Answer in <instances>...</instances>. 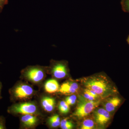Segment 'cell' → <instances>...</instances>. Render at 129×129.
<instances>
[{"label": "cell", "instance_id": "cell-1", "mask_svg": "<svg viewBox=\"0 0 129 129\" xmlns=\"http://www.w3.org/2000/svg\"><path fill=\"white\" fill-rule=\"evenodd\" d=\"M81 82L86 89L94 91L98 96L102 98L111 95L116 91L106 77L102 75L85 78L82 80Z\"/></svg>", "mask_w": 129, "mask_h": 129}, {"label": "cell", "instance_id": "cell-2", "mask_svg": "<svg viewBox=\"0 0 129 129\" xmlns=\"http://www.w3.org/2000/svg\"><path fill=\"white\" fill-rule=\"evenodd\" d=\"M100 102L99 101H89L84 97L80 96L74 115L80 119L84 117L97 107Z\"/></svg>", "mask_w": 129, "mask_h": 129}, {"label": "cell", "instance_id": "cell-3", "mask_svg": "<svg viewBox=\"0 0 129 129\" xmlns=\"http://www.w3.org/2000/svg\"><path fill=\"white\" fill-rule=\"evenodd\" d=\"M37 111L35 104L32 103L27 102L12 105L9 108V112L13 114H34Z\"/></svg>", "mask_w": 129, "mask_h": 129}, {"label": "cell", "instance_id": "cell-4", "mask_svg": "<svg viewBox=\"0 0 129 129\" xmlns=\"http://www.w3.org/2000/svg\"><path fill=\"white\" fill-rule=\"evenodd\" d=\"M12 91V95L16 99H24L31 96L34 94V90L30 86L22 84L17 85Z\"/></svg>", "mask_w": 129, "mask_h": 129}, {"label": "cell", "instance_id": "cell-5", "mask_svg": "<svg viewBox=\"0 0 129 129\" xmlns=\"http://www.w3.org/2000/svg\"><path fill=\"white\" fill-rule=\"evenodd\" d=\"M25 76L28 80L32 82L38 83L44 79L45 73L43 70L40 68L32 67L26 71Z\"/></svg>", "mask_w": 129, "mask_h": 129}, {"label": "cell", "instance_id": "cell-6", "mask_svg": "<svg viewBox=\"0 0 129 129\" xmlns=\"http://www.w3.org/2000/svg\"><path fill=\"white\" fill-rule=\"evenodd\" d=\"M94 116L95 122L101 126H104L110 119L111 115L109 112L104 108H98L94 112Z\"/></svg>", "mask_w": 129, "mask_h": 129}, {"label": "cell", "instance_id": "cell-7", "mask_svg": "<svg viewBox=\"0 0 129 129\" xmlns=\"http://www.w3.org/2000/svg\"><path fill=\"white\" fill-rule=\"evenodd\" d=\"M52 73L56 78L61 79L65 78L67 74L66 64L62 62L56 63L52 68Z\"/></svg>", "mask_w": 129, "mask_h": 129}, {"label": "cell", "instance_id": "cell-8", "mask_svg": "<svg viewBox=\"0 0 129 129\" xmlns=\"http://www.w3.org/2000/svg\"><path fill=\"white\" fill-rule=\"evenodd\" d=\"M78 84L76 82L67 81L61 85L59 89V91L62 94H70L76 93L78 91Z\"/></svg>", "mask_w": 129, "mask_h": 129}, {"label": "cell", "instance_id": "cell-9", "mask_svg": "<svg viewBox=\"0 0 129 129\" xmlns=\"http://www.w3.org/2000/svg\"><path fill=\"white\" fill-rule=\"evenodd\" d=\"M121 99L117 97H114L107 100L104 103V109L109 112H112L119 106Z\"/></svg>", "mask_w": 129, "mask_h": 129}, {"label": "cell", "instance_id": "cell-10", "mask_svg": "<svg viewBox=\"0 0 129 129\" xmlns=\"http://www.w3.org/2000/svg\"><path fill=\"white\" fill-rule=\"evenodd\" d=\"M41 105L45 111L48 112H50L55 108V99L50 97H44L42 99Z\"/></svg>", "mask_w": 129, "mask_h": 129}, {"label": "cell", "instance_id": "cell-11", "mask_svg": "<svg viewBox=\"0 0 129 129\" xmlns=\"http://www.w3.org/2000/svg\"><path fill=\"white\" fill-rule=\"evenodd\" d=\"M59 89L60 86L58 82L54 79L49 80L45 84V90L48 93H55L59 90Z\"/></svg>", "mask_w": 129, "mask_h": 129}, {"label": "cell", "instance_id": "cell-12", "mask_svg": "<svg viewBox=\"0 0 129 129\" xmlns=\"http://www.w3.org/2000/svg\"><path fill=\"white\" fill-rule=\"evenodd\" d=\"M21 122L25 127H34L38 122V119L32 114H25L21 118Z\"/></svg>", "mask_w": 129, "mask_h": 129}, {"label": "cell", "instance_id": "cell-13", "mask_svg": "<svg viewBox=\"0 0 129 129\" xmlns=\"http://www.w3.org/2000/svg\"><path fill=\"white\" fill-rule=\"evenodd\" d=\"M60 118L58 115H55L51 117L48 120V123L51 127L56 128L60 125Z\"/></svg>", "mask_w": 129, "mask_h": 129}, {"label": "cell", "instance_id": "cell-14", "mask_svg": "<svg viewBox=\"0 0 129 129\" xmlns=\"http://www.w3.org/2000/svg\"><path fill=\"white\" fill-rule=\"evenodd\" d=\"M94 123L93 120L90 119H86L82 122L81 129H92L94 128Z\"/></svg>", "mask_w": 129, "mask_h": 129}, {"label": "cell", "instance_id": "cell-15", "mask_svg": "<svg viewBox=\"0 0 129 129\" xmlns=\"http://www.w3.org/2000/svg\"><path fill=\"white\" fill-rule=\"evenodd\" d=\"M70 106L64 101H62L58 106V109L60 112L62 114H67L70 111Z\"/></svg>", "mask_w": 129, "mask_h": 129}, {"label": "cell", "instance_id": "cell-16", "mask_svg": "<svg viewBox=\"0 0 129 129\" xmlns=\"http://www.w3.org/2000/svg\"><path fill=\"white\" fill-rule=\"evenodd\" d=\"M61 128L62 129H71L74 127V124L72 122L67 119L62 120L60 123Z\"/></svg>", "mask_w": 129, "mask_h": 129}, {"label": "cell", "instance_id": "cell-17", "mask_svg": "<svg viewBox=\"0 0 129 129\" xmlns=\"http://www.w3.org/2000/svg\"><path fill=\"white\" fill-rule=\"evenodd\" d=\"M77 97L75 95H72L67 97L65 99V101L69 106L73 105L76 103Z\"/></svg>", "mask_w": 129, "mask_h": 129}, {"label": "cell", "instance_id": "cell-18", "mask_svg": "<svg viewBox=\"0 0 129 129\" xmlns=\"http://www.w3.org/2000/svg\"><path fill=\"white\" fill-rule=\"evenodd\" d=\"M121 5L124 12L129 13V0H122Z\"/></svg>", "mask_w": 129, "mask_h": 129}, {"label": "cell", "instance_id": "cell-19", "mask_svg": "<svg viewBox=\"0 0 129 129\" xmlns=\"http://www.w3.org/2000/svg\"><path fill=\"white\" fill-rule=\"evenodd\" d=\"M84 97L85 99L90 101H94L96 98L92 95L91 94H90L89 92H88L85 89V90L84 92Z\"/></svg>", "mask_w": 129, "mask_h": 129}, {"label": "cell", "instance_id": "cell-20", "mask_svg": "<svg viewBox=\"0 0 129 129\" xmlns=\"http://www.w3.org/2000/svg\"><path fill=\"white\" fill-rule=\"evenodd\" d=\"M8 3V0H0V8L2 9L3 7Z\"/></svg>", "mask_w": 129, "mask_h": 129}, {"label": "cell", "instance_id": "cell-21", "mask_svg": "<svg viewBox=\"0 0 129 129\" xmlns=\"http://www.w3.org/2000/svg\"><path fill=\"white\" fill-rule=\"evenodd\" d=\"M85 90H86V91H87L88 92H89L90 94H91L92 95L96 98H97L99 97L98 96V95H97V94L95 91H94L88 89H86Z\"/></svg>", "mask_w": 129, "mask_h": 129}, {"label": "cell", "instance_id": "cell-22", "mask_svg": "<svg viewBox=\"0 0 129 129\" xmlns=\"http://www.w3.org/2000/svg\"><path fill=\"white\" fill-rule=\"evenodd\" d=\"M5 128V123L2 119L0 118V129Z\"/></svg>", "mask_w": 129, "mask_h": 129}, {"label": "cell", "instance_id": "cell-23", "mask_svg": "<svg viewBox=\"0 0 129 129\" xmlns=\"http://www.w3.org/2000/svg\"><path fill=\"white\" fill-rule=\"evenodd\" d=\"M1 83H0V97H1Z\"/></svg>", "mask_w": 129, "mask_h": 129}, {"label": "cell", "instance_id": "cell-24", "mask_svg": "<svg viewBox=\"0 0 129 129\" xmlns=\"http://www.w3.org/2000/svg\"><path fill=\"white\" fill-rule=\"evenodd\" d=\"M127 42H128V43L129 44V36L128 37V39H127Z\"/></svg>", "mask_w": 129, "mask_h": 129}, {"label": "cell", "instance_id": "cell-25", "mask_svg": "<svg viewBox=\"0 0 129 129\" xmlns=\"http://www.w3.org/2000/svg\"><path fill=\"white\" fill-rule=\"evenodd\" d=\"M1 10H2V9H1V8H0V11H1Z\"/></svg>", "mask_w": 129, "mask_h": 129}]
</instances>
